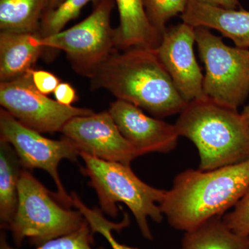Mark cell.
<instances>
[{
	"label": "cell",
	"instance_id": "cell-1",
	"mask_svg": "<svg viewBox=\"0 0 249 249\" xmlns=\"http://www.w3.org/2000/svg\"><path fill=\"white\" fill-rule=\"evenodd\" d=\"M89 79L93 89L107 90L158 119L180 114L188 103L155 49H116Z\"/></svg>",
	"mask_w": 249,
	"mask_h": 249
},
{
	"label": "cell",
	"instance_id": "cell-2",
	"mask_svg": "<svg viewBox=\"0 0 249 249\" xmlns=\"http://www.w3.org/2000/svg\"><path fill=\"white\" fill-rule=\"evenodd\" d=\"M249 187V159L214 170L178 173L160 211L175 229L186 232L233 208Z\"/></svg>",
	"mask_w": 249,
	"mask_h": 249
},
{
	"label": "cell",
	"instance_id": "cell-3",
	"mask_svg": "<svg viewBox=\"0 0 249 249\" xmlns=\"http://www.w3.org/2000/svg\"><path fill=\"white\" fill-rule=\"evenodd\" d=\"M196 145L199 169L214 170L249 159V124L237 109L209 98L187 103L175 124Z\"/></svg>",
	"mask_w": 249,
	"mask_h": 249
},
{
	"label": "cell",
	"instance_id": "cell-4",
	"mask_svg": "<svg viewBox=\"0 0 249 249\" xmlns=\"http://www.w3.org/2000/svg\"><path fill=\"white\" fill-rule=\"evenodd\" d=\"M84 167L82 172L89 178V185L96 192L103 212L112 217L118 215L117 203H124L133 214L142 235L152 240L153 236L148 218L160 223V209L165 190L147 184L134 174L130 165L107 161L80 152Z\"/></svg>",
	"mask_w": 249,
	"mask_h": 249
},
{
	"label": "cell",
	"instance_id": "cell-5",
	"mask_svg": "<svg viewBox=\"0 0 249 249\" xmlns=\"http://www.w3.org/2000/svg\"><path fill=\"white\" fill-rule=\"evenodd\" d=\"M58 201L55 194L49 192L32 174L22 170L17 211L6 228L18 247L25 239L31 245L38 247L76 231L86 222L78 210L65 209Z\"/></svg>",
	"mask_w": 249,
	"mask_h": 249
},
{
	"label": "cell",
	"instance_id": "cell-6",
	"mask_svg": "<svg viewBox=\"0 0 249 249\" xmlns=\"http://www.w3.org/2000/svg\"><path fill=\"white\" fill-rule=\"evenodd\" d=\"M196 42L206 68V97L237 109L249 95V50L224 44L206 27L196 28Z\"/></svg>",
	"mask_w": 249,
	"mask_h": 249
},
{
	"label": "cell",
	"instance_id": "cell-7",
	"mask_svg": "<svg viewBox=\"0 0 249 249\" xmlns=\"http://www.w3.org/2000/svg\"><path fill=\"white\" fill-rule=\"evenodd\" d=\"M115 4L114 0H101L82 22L42 37V45L65 52L72 68L81 76L91 78L116 49L110 21Z\"/></svg>",
	"mask_w": 249,
	"mask_h": 249
},
{
	"label": "cell",
	"instance_id": "cell-8",
	"mask_svg": "<svg viewBox=\"0 0 249 249\" xmlns=\"http://www.w3.org/2000/svg\"><path fill=\"white\" fill-rule=\"evenodd\" d=\"M32 71L0 83L1 107L23 125L40 133L61 132L73 118L94 113L88 108L62 106L40 92L33 83Z\"/></svg>",
	"mask_w": 249,
	"mask_h": 249
},
{
	"label": "cell",
	"instance_id": "cell-9",
	"mask_svg": "<svg viewBox=\"0 0 249 249\" xmlns=\"http://www.w3.org/2000/svg\"><path fill=\"white\" fill-rule=\"evenodd\" d=\"M1 139L11 144L26 169L38 168L48 173L57 186V199L66 207L73 206L72 196L62 185L58 165L62 160L76 161L79 152L73 142L46 138L37 131L23 125L4 109L0 111Z\"/></svg>",
	"mask_w": 249,
	"mask_h": 249
},
{
	"label": "cell",
	"instance_id": "cell-10",
	"mask_svg": "<svg viewBox=\"0 0 249 249\" xmlns=\"http://www.w3.org/2000/svg\"><path fill=\"white\" fill-rule=\"evenodd\" d=\"M61 132L73 142L79 154L127 165L139 157L108 111L73 118Z\"/></svg>",
	"mask_w": 249,
	"mask_h": 249
},
{
	"label": "cell",
	"instance_id": "cell-11",
	"mask_svg": "<svg viewBox=\"0 0 249 249\" xmlns=\"http://www.w3.org/2000/svg\"><path fill=\"white\" fill-rule=\"evenodd\" d=\"M196 28L183 22L167 28L155 49L174 84L187 103L206 98L204 76L194 52Z\"/></svg>",
	"mask_w": 249,
	"mask_h": 249
},
{
	"label": "cell",
	"instance_id": "cell-12",
	"mask_svg": "<svg viewBox=\"0 0 249 249\" xmlns=\"http://www.w3.org/2000/svg\"><path fill=\"white\" fill-rule=\"evenodd\" d=\"M108 111L139 157L152 152L168 153L176 148L180 136L175 124L150 117L141 108L121 100L111 103Z\"/></svg>",
	"mask_w": 249,
	"mask_h": 249
},
{
	"label": "cell",
	"instance_id": "cell-13",
	"mask_svg": "<svg viewBox=\"0 0 249 249\" xmlns=\"http://www.w3.org/2000/svg\"><path fill=\"white\" fill-rule=\"evenodd\" d=\"M181 19L194 28L202 27L219 31L233 41L237 47H249V11L223 9L189 0Z\"/></svg>",
	"mask_w": 249,
	"mask_h": 249
},
{
	"label": "cell",
	"instance_id": "cell-14",
	"mask_svg": "<svg viewBox=\"0 0 249 249\" xmlns=\"http://www.w3.org/2000/svg\"><path fill=\"white\" fill-rule=\"evenodd\" d=\"M119 14V24L114 31L117 50L135 47L156 49L162 35L147 17L144 0H114Z\"/></svg>",
	"mask_w": 249,
	"mask_h": 249
},
{
	"label": "cell",
	"instance_id": "cell-15",
	"mask_svg": "<svg viewBox=\"0 0 249 249\" xmlns=\"http://www.w3.org/2000/svg\"><path fill=\"white\" fill-rule=\"evenodd\" d=\"M39 33L0 32V80L10 81L34 70L45 49Z\"/></svg>",
	"mask_w": 249,
	"mask_h": 249
},
{
	"label": "cell",
	"instance_id": "cell-16",
	"mask_svg": "<svg viewBox=\"0 0 249 249\" xmlns=\"http://www.w3.org/2000/svg\"><path fill=\"white\" fill-rule=\"evenodd\" d=\"M222 217L213 218L196 229L185 232L181 249H249V237L232 232Z\"/></svg>",
	"mask_w": 249,
	"mask_h": 249
},
{
	"label": "cell",
	"instance_id": "cell-17",
	"mask_svg": "<svg viewBox=\"0 0 249 249\" xmlns=\"http://www.w3.org/2000/svg\"><path fill=\"white\" fill-rule=\"evenodd\" d=\"M21 166L14 147L0 139V220L3 228H7L17 211Z\"/></svg>",
	"mask_w": 249,
	"mask_h": 249
},
{
	"label": "cell",
	"instance_id": "cell-18",
	"mask_svg": "<svg viewBox=\"0 0 249 249\" xmlns=\"http://www.w3.org/2000/svg\"><path fill=\"white\" fill-rule=\"evenodd\" d=\"M49 0H0V29L37 33Z\"/></svg>",
	"mask_w": 249,
	"mask_h": 249
},
{
	"label": "cell",
	"instance_id": "cell-19",
	"mask_svg": "<svg viewBox=\"0 0 249 249\" xmlns=\"http://www.w3.org/2000/svg\"><path fill=\"white\" fill-rule=\"evenodd\" d=\"M101 0H64L56 9L46 11L41 19L39 34L45 37L63 30L70 21L76 19L82 9L91 2L93 7Z\"/></svg>",
	"mask_w": 249,
	"mask_h": 249
},
{
	"label": "cell",
	"instance_id": "cell-20",
	"mask_svg": "<svg viewBox=\"0 0 249 249\" xmlns=\"http://www.w3.org/2000/svg\"><path fill=\"white\" fill-rule=\"evenodd\" d=\"M74 206L78 211L83 214L85 219H86L91 231L102 235L107 240L112 249H139L135 247H129L125 245H123L120 242L116 241L112 235V231H121L124 228L129 225V217L127 213L124 211V219L120 223H113L109 222L103 217L102 213L98 209H91L85 206L80 198H76L74 200Z\"/></svg>",
	"mask_w": 249,
	"mask_h": 249
},
{
	"label": "cell",
	"instance_id": "cell-21",
	"mask_svg": "<svg viewBox=\"0 0 249 249\" xmlns=\"http://www.w3.org/2000/svg\"><path fill=\"white\" fill-rule=\"evenodd\" d=\"M189 0H144L149 20L163 36L171 18L184 12Z\"/></svg>",
	"mask_w": 249,
	"mask_h": 249
},
{
	"label": "cell",
	"instance_id": "cell-22",
	"mask_svg": "<svg viewBox=\"0 0 249 249\" xmlns=\"http://www.w3.org/2000/svg\"><path fill=\"white\" fill-rule=\"evenodd\" d=\"M93 235L91 228L86 221L76 231L49 240L36 249H94ZM0 249H16L10 247L4 236H1Z\"/></svg>",
	"mask_w": 249,
	"mask_h": 249
},
{
	"label": "cell",
	"instance_id": "cell-23",
	"mask_svg": "<svg viewBox=\"0 0 249 249\" xmlns=\"http://www.w3.org/2000/svg\"><path fill=\"white\" fill-rule=\"evenodd\" d=\"M222 217L232 232L242 237H249V187L231 212Z\"/></svg>",
	"mask_w": 249,
	"mask_h": 249
},
{
	"label": "cell",
	"instance_id": "cell-24",
	"mask_svg": "<svg viewBox=\"0 0 249 249\" xmlns=\"http://www.w3.org/2000/svg\"><path fill=\"white\" fill-rule=\"evenodd\" d=\"M33 83L40 92L45 95L54 92L61 82L53 73L44 70H33L31 72Z\"/></svg>",
	"mask_w": 249,
	"mask_h": 249
},
{
	"label": "cell",
	"instance_id": "cell-25",
	"mask_svg": "<svg viewBox=\"0 0 249 249\" xmlns=\"http://www.w3.org/2000/svg\"><path fill=\"white\" fill-rule=\"evenodd\" d=\"M55 101L65 106H72L78 100L76 89L70 83H60L53 92Z\"/></svg>",
	"mask_w": 249,
	"mask_h": 249
},
{
	"label": "cell",
	"instance_id": "cell-26",
	"mask_svg": "<svg viewBox=\"0 0 249 249\" xmlns=\"http://www.w3.org/2000/svg\"><path fill=\"white\" fill-rule=\"evenodd\" d=\"M201 4L223 8L227 9H237L240 7L238 0H196Z\"/></svg>",
	"mask_w": 249,
	"mask_h": 249
},
{
	"label": "cell",
	"instance_id": "cell-27",
	"mask_svg": "<svg viewBox=\"0 0 249 249\" xmlns=\"http://www.w3.org/2000/svg\"><path fill=\"white\" fill-rule=\"evenodd\" d=\"M63 1L64 0H49L48 6H47V9L46 11L56 9Z\"/></svg>",
	"mask_w": 249,
	"mask_h": 249
},
{
	"label": "cell",
	"instance_id": "cell-28",
	"mask_svg": "<svg viewBox=\"0 0 249 249\" xmlns=\"http://www.w3.org/2000/svg\"><path fill=\"white\" fill-rule=\"evenodd\" d=\"M241 114H242L245 121L249 124V106H245Z\"/></svg>",
	"mask_w": 249,
	"mask_h": 249
}]
</instances>
